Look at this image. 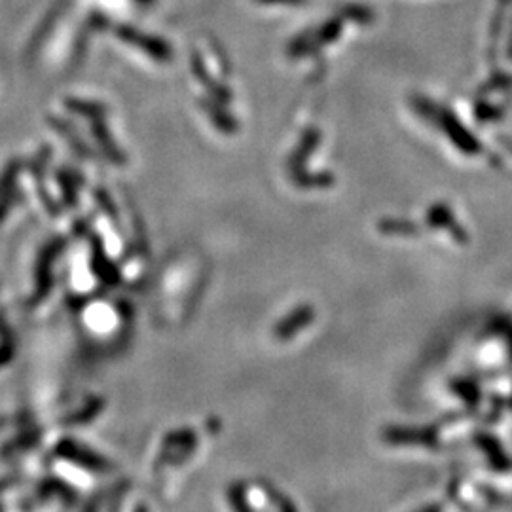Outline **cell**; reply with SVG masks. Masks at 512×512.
Here are the masks:
<instances>
[{"mask_svg": "<svg viewBox=\"0 0 512 512\" xmlns=\"http://www.w3.org/2000/svg\"><path fill=\"white\" fill-rule=\"evenodd\" d=\"M4 359H6V353H4V351H0V363H2Z\"/></svg>", "mask_w": 512, "mask_h": 512, "instance_id": "cell-1", "label": "cell"}]
</instances>
